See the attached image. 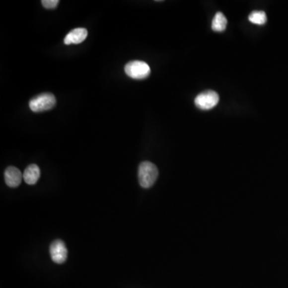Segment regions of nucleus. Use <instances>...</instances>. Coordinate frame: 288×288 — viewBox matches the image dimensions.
<instances>
[{"label": "nucleus", "mask_w": 288, "mask_h": 288, "mask_svg": "<svg viewBox=\"0 0 288 288\" xmlns=\"http://www.w3.org/2000/svg\"><path fill=\"white\" fill-rule=\"evenodd\" d=\"M158 171L154 163L145 161L140 163L139 167L138 179L141 187L149 188L154 185L158 178Z\"/></svg>", "instance_id": "nucleus-1"}, {"label": "nucleus", "mask_w": 288, "mask_h": 288, "mask_svg": "<svg viewBox=\"0 0 288 288\" xmlns=\"http://www.w3.org/2000/svg\"><path fill=\"white\" fill-rule=\"evenodd\" d=\"M56 97L52 93H42L35 96L29 103V107L34 112H43L56 106Z\"/></svg>", "instance_id": "nucleus-2"}, {"label": "nucleus", "mask_w": 288, "mask_h": 288, "mask_svg": "<svg viewBox=\"0 0 288 288\" xmlns=\"http://www.w3.org/2000/svg\"><path fill=\"white\" fill-rule=\"evenodd\" d=\"M126 74L134 79H144L150 74V68L148 64L144 61H131L126 64L124 68Z\"/></svg>", "instance_id": "nucleus-3"}, {"label": "nucleus", "mask_w": 288, "mask_h": 288, "mask_svg": "<svg viewBox=\"0 0 288 288\" xmlns=\"http://www.w3.org/2000/svg\"><path fill=\"white\" fill-rule=\"evenodd\" d=\"M219 97L214 91L200 93L195 99L196 107L202 110H210L218 104Z\"/></svg>", "instance_id": "nucleus-4"}, {"label": "nucleus", "mask_w": 288, "mask_h": 288, "mask_svg": "<svg viewBox=\"0 0 288 288\" xmlns=\"http://www.w3.org/2000/svg\"><path fill=\"white\" fill-rule=\"evenodd\" d=\"M50 254L52 261L56 264H63L68 258V249L64 241L57 239L50 246Z\"/></svg>", "instance_id": "nucleus-5"}, {"label": "nucleus", "mask_w": 288, "mask_h": 288, "mask_svg": "<svg viewBox=\"0 0 288 288\" xmlns=\"http://www.w3.org/2000/svg\"><path fill=\"white\" fill-rule=\"evenodd\" d=\"M23 175L19 169L14 167H8L4 172V179L6 185L10 187H17L19 186Z\"/></svg>", "instance_id": "nucleus-6"}, {"label": "nucleus", "mask_w": 288, "mask_h": 288, "mask_svg": "<svg viewBox=\"0 0 288 288\" xmlns=\"http://www.w3.org/2000/svg\"><path fill=\"white\" fill-rule=\"evenodd\" d=\"M87 35L88 32L86 31V29L82 27L74 29L66 35V37L64 39V43L67 45L78 44L84 41L87 37Z\"/></svg>", "instance_id": "nucleus-7"}, {"label": "nucleus", "mask_w": 288, "mask_h": 288, "mask_svg": "<svg viewBox=\"0 0 288 288\" xmlns=\"http://www.w3.org/2000/svg\"><path fill=\"white\" fill-rule=\"evenodd\" d=\"M40 177V169L36 164L29 165L23 172V179L29 185H34Z\"/></svg>", "instance_id": "nucleus-8"}, {"label": "nucleus", "mask_w": 288, "mask_h": 288, "mask_svg": "<svg viewBox=\"0 0 288 288\" xmlns=\"http://www.w3.org/2000/svg\"><path fill=\"white\" fill-rule=\"evenodd\" d=\"M227 25L226 17L222 12L216 13L214 19L212 20V30L217 32L224 31Z\"/></svg>", "instance_id": "nucleus-9"}, {"label": "nucleus", "mask_w": 288, "mask_h": 288, "mask_svg": "<svg viewBox=\"0 0 288 288\" xmlns=\"http://www.w3.org/2000/svg\"><path fill=\"white\" fill-rule=\"evenodd\" d=\"M248 19L254 24L264 25L267 23L268 18H267V14L263 10H255L250 14Z\"/></svg>", "instance_id": "nucleus-10"}, {"label": "nucleus", "mask_w": 288, "mask_h": 288, "mask_svg": "<svg viewBox=\"0 0 288 288\" xmlns=\"http://www.w3.org/2000/svg\"><path fill=\"white\" fill-rule=\"evenodd\" d=\"M59 0H43L42 4L47 9H55L59 4Z\"/></svg>", "instance_id": "nucleus-11"}]
</instances>
